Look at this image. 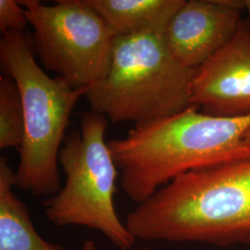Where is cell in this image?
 <instances>
[{
	"label": "cell",
	"mask_w": 250,
	"mask_h": 250,
	"mask_svg": "<svg viewBox=\"0 0 250 250\" xmlns=\"http://www.w3.org/2000/svg\"><path fill=\"white\" fill-rule=\"evenodd\" d=\"M250 114L218 116L191 106L176 114L134 125L108 142L121 187L136 204L180 175L250 158L245 136Z\"/></svg>",
	"instance_id": "obj_1"
},
{
	"label": "cell",
	"mask_w": 250,
	"mask_h": 250,
	"mask_svg": "<svg viewBox=\"0 0 250 250\" xmlns=\"http://www.w3.org/2000/svg\"><path fill=\"white\" fill-rule=\"evenodd\" d=\"M125 224L136 240L250 243V158L180 175L137 204Z\"/></svg>",
	"instance_id": "obj_2"
},
{
	"label": "cell",
	"mask_w": 250,
	"mask_h": 250,
	"mask_svg": "<svg viewBox=\"0 0 250 250\" xmlns=\"http://www.w3.org/2000/svg\"><path fill=\"white\" fill-rule=\"evenodd\" d=\"M0 61L18 86L24 136L15 170L16 188L36 197H52L61 188L59 155L72 110L89 88L50 77L36 62L33 40L24 32L3 34Z\"/></svg>",
	"instance_id": "obj_3"
},
{
	"label": "cell",
	"mask_w": 250,
	"mask_h": 250,
	"mask_svg": "<svg viewBox=\"0 0 250 250\" xmlns=\"http://www.w3.org/2000/svg\"><path fill=\"white\" fill-rule=\"evenodd\" d=\"M166 28H152L114 40L110 64L85 98L91 110L119 124L135 125L176 114L192 106L197 70L172 56Z\"/></svg>",
	"instance_id": "obj_4"
},
{
	"label": "cell",
	"mask_w": 250,
	"mask_h": 250,
	"mask_svg": "<svg viewBox=\"0 0 250 250\" xmlns=\"http://www.w3.org/2000/svg\"><path fill=\"white\" fill-rule=\"evenodd\" d=\"M107 118L89 110L82 115L59 155L65 174L61 190L43 202L48 221L57 227L83 226L102 232L121 250L136 239L117 214L114 196L120 172L105 135Z\"/></svg>",
	"instance_id": "obj_5"
},
{
	"label": "cell",
	"mask_w": 250,
	"mask_h": 250,
	"mask_svg": "<svg viewBox=\"0 0 250 250\" xmlns=\"http://www.w3.org/2000/svg\"><path fill=\"white\" fill-rule=\"evenodd\" d=\"M19 2L34 29L36 55L47 71L75 87L90 88L104 78L115 36L84 0Z\"/></svg>",
	"instance_id": "obj_6"
},
{
	"label": "cell",
	"mask_w": 250,
	"mask_h": 250,
	"mask_svg": "<svg viewBox=\"0 0 250 250\" xmlns=\"http://www.w3.org/2000/svg\"><path fill=\"white\" fill-rule=\"evenodd\" d=\"M242 8L244 1L185 0L165 29L172 56L185 67L197 70L236 34Z\"/></svg>",
	"instance_id": "obj_7"
},
{
	"label": "cell",
	"mask_w": 250,
	"mask_h": 250,
	"mask_svg": "<svg viewBox=\"0 0 250 250\" xmlns=\"http://www.w3.org/2000/svg\"><path fill=\"white\" fill-rule=\"evenodd\" d=\"M191 103L211 115L250 114V33L242 25L222 49L197 69Z\"/></svg>",
	"instance_id": "obj_8"
},
{
	"label": "cell",
	"mask_w": 250,
	"mask_h": 250,
	"mask_svg": "<svg viewBox=\"0 0 250 250\" xmlns=\"http://www.w3.org/2000/svg\"><path fill=\"white\" fill-rule=\"evenodd\" d=\"M15 170L0 160V250H65L36 231L25 204L14 193Z\"/></svg>",
	"instance_id": "obj_9"
},
{
	"label": "cell",
	"mask_w": 250,
	"mask_h": 250,
	"mask_svg": "<svg viewBox=\"0 0 250 250\" xmlns=\"http://www.w3.org/2000/svg\"><path fill=\"white\" fill-rule=\"evenodd\" d=\"M113 36L166 28L185 0H84Z\"/></svg>",
	"instance_id": "obj_10"
},
{
	"label": "cell",
	"mask_w": 250,
	"mask_h": 250,
	"mask_svg": "<svg viewBox=\"0 0 250 250\" xmlns=\"http://www.w3.org/2000/svg\"><path fill=\"white\" fill-rule=\"evenodd\" d=\"M24 136V115L21 97L10 77L0 78V148L20 150Z\"/></svg>",
	"instance_id": "obj_11"
},
{
	"label": "cell",
	"mask_w": 250,
	"mask_h": 250,
	"mask_svg": "<svg viewBox=\"0 0 250 250\" xmlns=\"http://www.w3.org/2000/svg\"><path fill=\"white\" fill-rule=\"evenodd\" d=\"M28 23L24 9L19 1L0 0V30L3 34L24 32Z\"/></svg>",
	"instance_id": "obj_12"
},
{
	"label": "cell",
	"mask_w": 250,
	"mask_h": 250,
	"mask_svg": "<svg viewBox=\"0 0 250 250\" xmlns=\"http://www.w3.org/2000/svg\"><path fill=\"white\" fill-rule=\"evenodd\" d=\"M82 250H98V248H97V245H96V243L95 241H93V240H86V241H84L83 243V249ZM149 250L148 249H146V248H140V249H136V250Z\"/></svg>",
	"instance_id": "obj_13"
},
{
	"label": "cell",
	"mask_w": 250,
	"mask_h": 250,
	"mask_svg": "<svg viewBox=\"0 0 250 250\" xmlns=\"http://www.w3.org/2000/svg\"><path fill=\"white\" fill-rule=\"evenodd\" d=\"M244 9H246L248 15H249V21L250 24V0H246L244 1Z\"/></svg>",
	"instance_id": "obj_14"
},
{
	"label": "cell",
	"mask_w": 250,
	"mask_h": 250,
	"mask_svg": "<svg viewBox=\"0 0 250 250\" xmlns=\"http://www.w3.org/2000/svg\"><path fill=\"white\" fill-rule=\"evenodd\" d=\"M245 140H246V142L250 145V130L246 134V136H245Z\"/></svg>",
	"instance_id": "obj_15"
}]
</instances>
